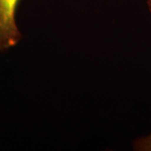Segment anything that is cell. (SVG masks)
Masks as SVG:
<instances>
[{
    "mask_svg": "<svg viewBox=\"0 0 151 151\" xmlns=\"http://www.w3.org/2000/svg\"><path fill=\"white\" fill-rule=\"evenodd\" d=\"M146 5H147V9L150 11L151 14V0H146Z\"/></svg>",
    "mask_w": 151,
    "mask_h": 151,
    "instance_id": "3",
    "label": "cell"
},
{
    "mask_svg": "<svg viewBox=\"0 0 151 151\" xmlns=\"http://www.w3.org/2000/svg\"><path fill=\"white\" fill-rule=\"evenodd\" d=\"M132 148L135 151H151V133L135 139Z\"/></svg>",
    "mask_w": 151,
    "mask_h": 151,
    "instance_id": "2",
    "label": "cell"
},
{
    "mask_svg": "<svg viewBox=\"0 0 151 151\" xmlns=\"http://www.w3.org/2000/svg\"><path fill=\"white\" fill-rule=\"evenodd\" d=\"M20 0H0V52L15 47L23 35L16 22L17 8Z\"/></svg>",
    "mask_w": 151,
    "mask_h": 151,
    "instance_id": "1",
    "label": "cell"
}]
</instances>
